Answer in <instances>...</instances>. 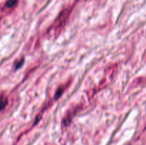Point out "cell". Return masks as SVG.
I'll return each instance as SVG.
<instances>
[{
	"label": "cell",
	"mask_w": 146,
	"mask_h": 145,
	"mask_svg": "<svg viewBox=\"0 0 146 145\" xmlns=\"http://www.w3.org/2000/svg\"><path fill=\"white\" fill-rule=\"evenodd\" d=\"M71 11H72V7H68L64 9L59 14L57 18L56 19L55 22L53 24L52 27L53 29L55 31V33H56L58 31H61V28L64 26L68 21V18L70 16Z\"/></svg>",
	"instance_id": "cell-1"
},
{
	"label": "cell",
	"mask_w": 146,
	"mask_h": 145,
	"mask_svg": "<svg viewBox=\"0 0 146 145\" xmlns=\"http://www.w3.org/2000/svg\"><path fill=\"white\" fill-rule=\"evenodd\" d=\"M17 4H18V0H7L3 7L0 9V21L4 16L11 12L17 7Z\"/></svg>",
	"instance_id": "cell-2"
},
{
	"label": "cell",
	"mask_w": 146,
	"mask_h": 145,
	"mask_svg": "<svg viewBox=\"0 0 146 145\" xmlns=\"http://www.w3.org/2000/svg\"><path fill=\"white\" fill-rule=\"evenodd\" d=\"M8 104V99L5 95L0 96V111L3 110Z\"/></svg>",
	"instance_id": "cell-3"
},
{
	"label": "cell",
	"mask_w": 146,
	"mask_h": 145,
	"mask_svg": "<svg viewBox=\"0 0 146 145\" xmlns=\"http://www.w3.org/2000/svg\"><path fill=\"white\" fill-rule=\"evenodd\" d=\"M64 89H65V88H64V87H60L57 90L56 92L55 93V96H54V100H58L62 95L63 92H64Z\"/></svg>",
	"instance_id": "cell-4"
}]
</instances>
